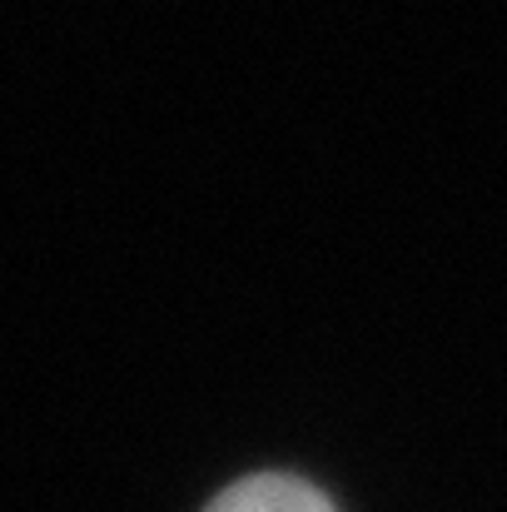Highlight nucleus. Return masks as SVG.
<instances>
[{"mask_svg": "<svg viewBox=\"0 0 507 512\" xmlns=\"http://www.w3.org/2000/svg\"><path fill=\"white\" fill-rule=\"evenodd\" d=\"M204 512H338L324 488H314L309 478L294 473H249L239 483H229L224 493H214Z\"/></svg>", "mask_w": 507, "mask_h": 512, "instance_id": "1", "label": "nucleus"}]
</instances>
